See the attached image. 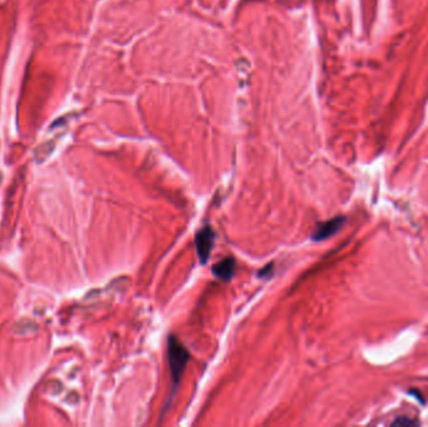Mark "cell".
Segmentation results:
<instances>
[{
	"label": "cell",
	"mask_w": 428,
	"mask_h": 427,
	"mask_svg": "<svg viewBox=\"0 0 428 427\" xmlns=\"http://www.w3.org/2000/svg\"><path fill=\"white\" fill-rule=\"evenodd\" d=\"M167 353L170 372H172L173 392H174V388H177L180 379H182L183 373H184L185 371V366H187L188 361H189L190 354L189 352H188V349L180 343V341L175 336H170L169 338H168ZM172 396H170V398H172Z\"/></svg>",
	"instance_id": "1"
},
{
	"label": "cell",
	"mask_w": 428,
	"mask_h": 427,
	"mask_svg": "<svg viewBox=\"0 0 428 427\" xmlns=\"http://www.w3.org/2000/svg\"><path fill=\"white\" fill-rule=\"evenodd\" d=\"M213 246H214V232L209 226L203 227L195 236V248L202 264H205L209 259Z\"/></svg>",
	"instance_id": "2"
},
{
	"label": "cell",
	"mask_w": 428,
	"mask_h": 427,
	"mask_svg": "<svg viewBox=\"0 0 428 427\" xmlns=\"http://www.w3.org/2000/svg\"><path fill=\"white\" fill-rule=\"evenodd\" d=\"M344 223H345V218H343V217H335V218L329 219V221L323 222V223H320L319 226L315 228V231L312 233V239L315 242L324 241V239L329 238V237L334 236L335 233H338Z\"/></svg>",
	"instance_id": "3"
},
{
	"label": "cell",
	"mask_w": 428,
	"mask_h": 427,
	"mask_svg": "<svg viewBox=\"0 0 428 427\" xmlns=\"http://www.w3.org/2000/svg\"><path fill=\"white\" fill-rule=\"evenodd\" d=\"M234 267L235 262L233 258H225L223 261L218 262L217 264H214L213 267V273L215 277H218L219 279L223 281H229L230 278L234 274Z\"/></svg>",
	"instance_id": "4"
},
{
	"label": "cell",
	"mask_w": 428,
	"mask_h": 427,
	"mask_svg": "<svg viewBox=\"0 0 428 427\" xmlns=\"http://www.w3.org/2000/svg\"><path fill=\"white\" fill-rule=\"evenodd\" d=\"M38 329V324L32 319H20L14 324V332L18 334H28L35 332Z\"/></svg>",
	"instance_id": "5"
},
{
	"label": "cell",
	"mask_w": 428,
	"mask_h": 427,
	"mask_svg": "<svg viewBox=\"0 0 428 427\" xmlns=\"http://www.w3.org/2000/svg\"><path fill=\"white\" fill-rule=\"evenodd\" d=\"M53 149H54V143H52V142H50V143L42 144V146L35 151V158H37V161L43 162L45 158H48V157L52 154Z\"/></svg>",
	"instance_id": "6"
},
{
	"label": "cell",
	"mask_w": 428,
	"mask_h": 427,
	"mask_svg": "<svg viewBox=\"0 0 428 427\" xmlns=\"http://www.w3.org/2000/svg\"><path fill=\"white\" fill-rule=\"evenodd\" d=\"M393 426H417L418 421H415V419L409 418V417H398V418H395L394 421L392 422Z\"/></svg>",
	"instance_id": "7"
},
{
	"label": "cell",
	"mask_w": 428,
	"mask_h": 427,
	"mask_svg": "<svg viewBox=\"0 0 428 427\" xmlns=\"http://www.w3.org/2000/svg\"><path fill=\"white\" fill-rule=\"evenodd\" d=\"M272 264H268V266H265L264 268L260 269L259 272H258V277L259 278H263V277H268L270 276V273H272Z\"/></svg>",
	"instance_id": "8"
}]
</instances>
